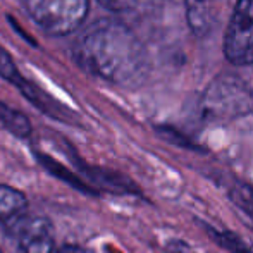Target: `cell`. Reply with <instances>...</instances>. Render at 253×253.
Returning <instances> with one entry per match:
<instances>
[{
    "label": "cell",
    "instance_id": "obj_10",
    "mask_svg": "<svg viewBox=\"0 0 253 253\" xmlns=\"http://www.w3.org/2000/svg\"><path fill=\"white\" fill-rule=\"evenodd\" d=\"M229 198L236 207H240L248 217L253 219V188L245 183H236L229 191Z\"/></svg>",
    "mask_w": 253,
    "mask_h": 253
},
{
    "label": "cell",
    "instance_id": "obj_2",
    "mask_svg": "<svg viewBox=\"0 0 253 253\" xmlns=\"http://www.w3.org/2000/svg\"><path fill=\"white\" fill-rule=\"evenodd\" d=\"M202 114L212 123H227L253 112V91L240 76L222 73L202 97Z\"/></svg>",
    "mask_w": 253,
    "mask_h": 253
},
{
    "label": "cell",
    "instance_id": "obj_3",
    "mask_svg": "<svg viewBox=\"0 0 253 253\" xmlns=\"http://www.w3.org/2000/svg\"><path fill=\"white\" fill-rule=\"evenodd\" d=\"M30 17L52 37H66L84 23L90 0H24Z\"/></svg>",
    "mask_w": 253,
    "mask_h": 253
},
{
    "label": "cell",
    "instance_id": "obj_5",
    "mask_svg": "<svg viewBox=\"0 0 253 253\" xmlns=\"http://www.w3.org/2000/svg\"><path fill=\"white\" fill-rule=\"evenodd\" d=\"M9 233L17 241L23 253H53L55 252V233L47 217L19 215L10 220Z\"/></svg>",
    "mask_w": 253,
    "mask_h": 253
},
{
    "label": "cell",
    "instance_id": "obj_15",
    "mask_svg": "<svg viewBox=\"0 0 253 253\" xmlns=\"http://www.w3.org/2000/svg\"><path fill=\"white\" fill-rule=\"evenodd\" d=\"M0 253H2V252H0Z\"/></svg>",
    "mask_w": 253,
    "mask_h": 253
},
{
    "label": "cell",
    "instance_id": "obj_7",
    "mask_svg": "<svg viewBox=\"0 0 253 253\" xmlns=\"http://www.w3.org/2000/svg\"><path fill=\"white\" fill-rule=\"evenodd\" d=\"M0 123L5 126V129H9L10 133L19 138H28L33 131L30 119L23 112L14 110L2 100H0Z\"/></svg>",
    "mask_w": 253,
    "mask_h": 253
},
{
    "label": "cell",
    "instance_id": "obj_6",
    "mask_svg": "<svg viewBox=\"0 0 253 253\" xmlns=\"http://www.w3.org/2000/svg\"><path fill=\"white\" fill-rule=\"evenodd\" d=\"M28 209V198L21 190L0 183V222H10L23 215Z\"/></svg>",
    "mask_w": 253,
    "mask_h": 253
},
{
    "label": "cell",
    "instance_id": "obj_14",
    "mask_svg": "<svg viewBox=\"0 0 253 253\" xmlns=\"http://www.w3.org/2000/svg\"><path fill=\"white\" fill-rule=\"evenodd\" d=\"M53 253H95L84 247H78V245H66V247H60L59 250H55Z\"/></svg>",
    "mask_w": 253,
    "mask_h": 253
},
{
    "label": "cell",
    "instance_id": "obj_8",
    "mask_svg": "<svg viewBox=\"0 0 253 253\" xmlns=\"http://www.w3.org/2000/svg\"><path fill=\"white\" fill-rule=\"evenodd\" d=\"M37 159L40 160V164L45 167V169L48 170V172L53 174V176H57L59 179L67 181V184H73L74 188H78V190L84 191V193L97 195V190H95V188H91L90 184L83 183V181H81L80 177L74 176L73 172H69V170H67L66 167H62L59 162H55V160L50 159L48 155H43V153H37Z\"/></svg>",
    "mask_w": 253,
    "mask_h": 253
},
{
    "label": "cell",
    "instance_id": "obj_11",
    "mask_svg": "<svg viewBox=\"0 0 253 253\" xmlns=\"http://www.w3.org/2000/svg\"><path fill=\"white\" fill-rule=\"evenodd\" d=\"M188 3V21L197 33H203L207 26V7L203 0H186Z\"/></svg>",
    "mask_w": 253,
    "mask_h": 253
},
{
    "label": "cell",
    "instance_id": "obj_9",
    "mask_svg": "<svg viewBox=\"0 0 253 253\" xmlns=\"http://www.w3.org/2000/svg\"><path fill=\"white\" fill-rule=\"evenodd\" d=\"M210 231V236H212L213 241L220 245L222 248L229 250L231 253H253V245L245 241L241 236L238 234L231 233V231H213V229H209Z\"/></svg>",
    "mask_w": 253,
    "mask_h": 253
},
{
    "label": "cell",
    "instance_id": "obj_13",
    "mask_svg": "<svg viewBox=\"0 0 253 253\" xmlns=\"http://www.w3.org/2000/svg\"><path fill=\"white\" fill-rule=\"evenodd\" d=\"M147 0H100L102 5L109 7L110 10H116V12H127V10H134Z\"/></svg>",
    "mask_w": 253,
    "mask_h": 253
},
{
    "label": "cell",
    "instance_id": "obj_1",
    "mask_svg": "<svg viewBox=\"0 0 253 253\" xmlns=\"http://www.w3.org/2000/svg\"><path fill=\"white\" fill-rule=\"evenodd\" d=\"M73 55L84 71L119 86H138L148 73L141 42L114 19H100L86 28L74 43Z\"/></svg>",
    "mask_w": 253,
    "mask_h": 253
},
{
    "label": "cell",
    "instance_id": "obj_12",
    "mask_svg": "<svg viewBox=\"0 0 253 253\" xmlns=\"http://www.w3.org/2000/svg\"><path fill=\"white\" fill-rule=\"evenodd\" d=\"M0 76L5 78L7 81H10V83L16 86V83L21 80V74L19 71H17L16 64L12 62V59H10V55L3 50L2 47H0Z\"/></svg>",
    "mask_w": 253,
    "mask_h": 253
},
{
    "label": "cell",
    "instance_id": "obj_4",
    "mask_svg": "<svg viewBox=\"0 0 253 253\" xmlns=\"http://www.w3.org/2000/svg\"><path fill=\"white\" fill-rule=\"evenodd\" d=\"M224 55L234 66H253V0H238L224 37Z\"/></svg>",
    "mask_w": 253,
    "mask_h": 253
}]
</instances>
